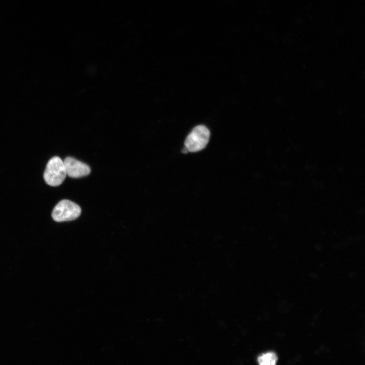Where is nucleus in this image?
<instances>
[{
  "label": "nucleus",
  "instance_id": "4",
  "mask_svg": "<svg viewBox=\"0 0 365 365\" xmlns=\"http://www.w3.org/2000/svg\"><path fill=\"white\" fill-rule=\"evenodd\" d=\"M66 174L71 178H80L89 175L90 167L85 163L71 157H67L63 161Z\"/></svg>",
  "mask_w": 365,
  "mask_h": 365
},
{
  "label": "nucleus",
  "instance_id": "2",
  "mask_svg": "<svg viewBox=\"0 0 365 365\" xmlns=\"http://www.w3.org/2000/svg\"><path fill=\"white\" fill-rule=\"evenodd\" d=\"M210 132L204 125L195 127L186 138L184 145L189 152H197L204 149L207 144Z\"/></svg>",
  "mask_w": 365,
  "mask_h": 365
},
{
  "label": "nucleus",
  "instance_id": "1",
  "mask_svg": "<svg viewBox=\"0 0 365 365\" xmlns=\"http://www.w3.org/2000/svg\"><path fill=\"white\" fill-rule=\"evenodd\" d=\"M66 175L63 161L60 157L55 156L48 162L43 177L49 185L57 186L63 182Z\"/></svg>",
  "mask_w": 365,
  "mask_h": 365
},
{
  "label": "nucleus",
  "instance_id": "3",
  "mask_svg": "<svg viewBox=\"0 0 365 365\" xmlns=\"http://www.w3.org/2000/svg\"><path fill=\"white\" fill-rule=\"evenodd\" d=\"M81 213V209L78 205L70 200L64 199L54 207L52 217L56 222L68 221L76 219Z\"/></svg>",
  "mask_w": 365,
  "mask_h": 365
},
{
  "label": "nucleus",
  "instance_id": "6",
  "mask_svg": "<svg viewBox=\"0 0 365 365\" xmlns=\"http://www.w3.org/2000/svg\"><path fill=\"white\" fill-rule=\"evenodd\" d=\"M182 153H188V152H189V151L188 150V149H187L185 147H184V148H183L182 150Z\"/></svg>",
  "mask_w": 365,
  "mask_h": 365
},
{
  "label": "nucleus",
  "instance_id": "5",
  "mask_svg": "<svg viewBox=\"0 0 365 365\" xmlns=\"http://www.w3.org/2000/svg\"><path fill=\"white\" fill-rule=\"evenodd\" d=\"M277 360V356L272 352L264 353L257 358L259 365H276Z\"/></svg>",
  "mask_w": 365,
  "mask_h": 365
}]
</instances>
